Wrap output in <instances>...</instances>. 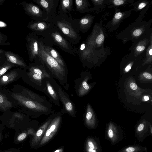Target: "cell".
I'll return each instance as SVG.
<instances>
[{"mask_svg": "<svg viewBox=\"0 0 152 152\" xmlns=\"http://www.w3.org/2000/svg\"><path fill=\"white\" fill-rule=\"evenodd\" d=\"M43 92L56 105L60 106V99L57 92L52 84L50 78H44L42 80Z\"/></svg>", "mask_w": 152, "mask_h": 152, "instance_id": "10", "label": "cell"}, {"mask_svg": "<svg viewBox=\"0 0 152 152\" xmlns=\"http://www.w3.org/2000/svg\"><path fill=\"white\" fill-rule=\"evenodd\" d=\"M114 4L116 5H120L124 3V1L122 0H115L113 1Z\"/></svg>", "mask_w": 152, "mask_h": 152, "instance_id": "32", "label": "cell"}, {"mask_svg": "<svg viewBox=\"0 0 152 152\" xmlns=\"http://www.w3.org/2000/svg\"><path fill=\"white\" fill-rule=\"evenodd\" d=\"M12 96L21 105L38 115L53 113L52 108L38 102L23 94H12Z\"/></svg>", "mask_w": 152, "mask_h": 152, "instance_id": "4", "label": "cell"}, {"mask_svg": "<svg viewBox=\"0 0 152 152\" xmlns=\"http://www.w3.org/2000/svg\"><path fill=\"white\" fill-rule=\"evenodd\" d=\"M7 39V37L4 34L0 32V45H9L10 43L9 42H6Z\"/></svg>", "mask_w": 152, "mask_h": 152, "instance_id": "27", "label": "cell"}, {"mask_svg": "<svg viewBox=\"0 0 152 152\" xmlns=\"http://www.w3.org/2000/svg\"><path fill=\"white\" fill-rule=\"evenodd\" d=\"M122 16V14L120 12L116 13L115 15L114 18L116 19H118L120 18Z\"/></svg>", "mask_w": 152, "mask_h": 152, "instance_id": "34", "label": "cell"}, {"mask_svg": "<svg viewBox=\"0 0 152 152\" xmlns=\"http://www.w3.org/2000/svg\"><path fill=\"white\" fill-rule=\"evenodd\" d=\"M7 26V24L4 22L0 21V27H4Z\"/></svg>", "mask_w": 152, "mask_h": 152, "instance_id": "38", "label": "cell"}, {"mask_svg": "<svg viewBox=\"0 0 152 152\" xmlns=\"http://www.w3.org/2000/svg\"><path fill=\"white\" fill-rule=\"evenodd\" d=\"M129 91H131V94H134V95L138 96L142 92L136 84L133 81L129 82L128 84Z\"/></svg>", "mask_w": 152, "mask_h": 152, "instance_id": "25", "label": "cell"}, {"mask_svg": "<svg viewBox=\"0 0 152 152\" xmlns=\"http://www.w3.org/2000/svg\"><path fill=\"white\" fill-rule=\"evenodd\" d=\"M42 43L44 49L49 55L53 58L60 65L64 67H66V63L58 53L50 46L45 44L43 42Z\"/></svg>", "mask_w": 152, "mask_h": 152, "instance_id": "16", "label": "cell"}, {"mask_svg": "<svg viewBox=\"0 0 152 152\" xmlns=\"http://www.w3.org/2000/svg\"><path fill=\"white\" fill-rule=\"evenodd\" d=\"M148 125L145 121H144L140 123L137 126L135 134L138 140L142 141L147 136L152 135V133L148 131V129L152 127L151 125L149 128Z\"/></svg>", "mask_w": 152, "mask_h": 152, "instance_id": "14", "label": "cell"}, {"mask_svg": "<svg viewBox=\"0 0 152 152\" xmlns=\"http://www.w3.org/2000/svg\"><path fill=\"white\" fill-rule=\"evenodd\" d=\"M52 23L72 45L78 43L81 38L79 30L71 15L63 17L57 15Z\"/></svg>", "mask_w": 152, "mask_h": 152, "instance_id": "2", "label": "cell"}, {"mask_svg": "<svg viewBox=\"0 0 152 152\" xmlns=\"http://www.w3.org/2000/svg\"><path fill=\"white\" fill-rule=\"evenodd\" d=\"M59 0H33L46 13L48 21L52 22L57 15Z\"/></svg>", "mask_w": 152, "mask_h": 152, "instance_id": "6", "label": "cell"}, {"mask_svg": "<svg viewBox=\"0 0 152 152\" xmlns=\"http://www.w3.org/2000/svg\"><path fill=\"white\" fill-rule=\"evenodd\" d=\"M51 132H52L51 131L50 128L48 129L46 132V136H48L50 135V134Z\"/></svg>", "mask_w": 152, "mask_h": 152, "instance_id": "39", "label": "cell"}, {"mask_svg": "<svg viewBox=\"0 0 152 152\" xmlns=\"http://www.w3.org/2000/svg\"><path fill=\"white\" fill-rule=\"evenodd\" d=\"M146 6V4L145 3H140L139 6L138 8L140 9H141L144 8Z\"/></svg>", "mask_w": 152, "mask_h": 152, "instance_id": "36", "label": "cell"}, {"mask_svg": "<svg viewBox=\"0 0 152 152\" xmlns=\"http://www.w3.org/2000/svg\"><path fill=\"white\" fill-rule=\"evenodd\" d=\"M149 54L151 56L152 55V49H151L149 51Z\"/></svg>", "mask_w": 152, "mask_h": 152, "instance_id": "41", "label": "cell"}, {"mask_svg": "<svg viewBox=\"0 0 152 152\" xmlns=\"http://www.w3.org/2000/svg\"><path fill=\"white\" fill-rule=\"evenodd\" d=\"M59 152V150H56V151H55L54 152Z\"/></svg>", "mask_w": 152, "mask_h": 152, "instance_id": "44", "label": "cell"}, {"mask_svg": "<svg viewBox=\"0 0 152 152\" xmlns=\"http://www.w3.org/2000/svg\"><path fill=\"white\" fill-rule=\"evenodd\" d=\"M141 77L146 80H151L152 78V76L151 74L148 72H144L141 75Z\"/></svg>", "mask_w": 152, "mask_h": 152, "instance_id": "29", "label": "cell"}, {"mask_svg": "<svg viewBox=\"0 0 152 152\" xmlns=\"http://www.w3.org/2000/svg\"><path fill=\"white\" fill-rule=\"evenodd\" d=\"M76 11L83 13L86 12L87 8V3L85 0H76L75 1Z\"/></svg>", "mask_w": 152, "mask_h": 152, "instance_id": "24", "label": "cell"}, {"mask_svg": "<svg viewBox=\"0 0 152 152\" xmlns=\"http://www.w3.org/2000/svg\"><path fill=\"white\" fill-rule=\"evenodd\" d=\"M86 124L89 126L95 127L96 126V120L94 112L89 104L87 105L86 116Z\"/></svg>", "mask_w": 152, "mask_h": 152, "instance_id": "20", "label": "cell"}, {"mask_svg": "<svg viewBox=\"0 0 152 152\" xmlns=\"http://www.w3.org/2000/svg\"><path fill=\"white\" fill-rule=\"evenodd\" d=\"M50 79L63 105V109L62 111H64L65 113L72 116L75 117L76 114L75 107L68 94L62 89L53 78L51 77Z\"/></svg>", "mask_w": 152, "mask_h": 152, "instance_id": "5", "label": "cell"}, {"mask_svg": "<svg viewBox=\"0 0 152 152\" xmlns=\"http://www.w3.org/2000/svg\"><path fill=\"white\" fill-rule=\"evenodd\" d=\"M3 52V50L1 49H0V54H1V53H2Z\"/></svg>", "mask_w": 152, "mask_h": 152, "instance_id": "43", "label": "cell"}, {"mask_svg": "<svg viewBox=\"0 0 152 152\" xmlns=\"http://www.w3.org/2000/svg\"><path fill=\"white\" fill-rule=\"evenodd\" d=\"M104 36L103 34L99 35L96 39V43L98 45L101 44L104 40Z\"/></svg>", "mask_w": 152, "mask_h": 152, "instance_id": "28", "label": "cell"}, {"mask_svg": "<svg viewBox=\"0 0 152 152\" xmlns=\"http://www.w3.org/2000/svg\"><path fill=\"white\" fill-rule=\"evenodd\" d=\"M88 152H102L99 140L97 137L91 138L87 142Z\"/></svg>", "mask_w": 152, "mask_h": 152, "instance_id": "18", "label": "cell"}, {"mask_svg": "<svg viewBox=\"0 0 152 152\" xmlns=\"http://www.w3.org/2000/svg\"><path fill=\"white\" fill-rule=\"evenodd\" d=\"M28 75L33 86L37 89L43 92L42 80L44 78L39 75L30 72L28 73Z\"/></svg>", "mask_w": 152, "mask_h": 152, "instance_id": "17", "label": "cell"}, {"mask_svg": "<svg viewBox=\"0 0 152 152\" xmlns=\"http://www.w3.org/2000/svg\"><path fill=\"white\" fill-rule=\"evenodd\" d=\"M132 64H129L127 65L124 69V71L125 72H129L131 68Z\"/></svg>", "mask_w": 152, "mask_h": 152, "instance_id": "35", "label": "cell"}, {"mask_svg": "<svg viewBox=\"0 0 152 152\" xmlns=\"http://www.w3.org/2000/svg\"><path fill=\"white\" fill-rule=\"evenodd\" d=\"M106 136L112 144L115 145L123 138L122 132L113 123H110L106 131Z\"/></svg>", "mask_w": 152, "mask_h": 152, "instance_id": "11", "label": "cell"}, {"mask_svg": "<svg viewBox=\"0 0 152 152\" xmlns=\"http://www.w3.org/2000/svg\"><path fill=\"white\" fill-rule=\"evenodd\" d=\"M143 99L145 101H148L149 99V97L148 96H145L143 97Z\"/></svg>", "mask_w": 152, "mask_h": 152, "instance_id": "40", "label": "cell"}, {"mask_svg": "<svg viewBox=\"0 0 152 152\" xmlns=\"http://www.w3.org/2000/svg\"><path fill=\"white\" fill-rule=\"evenodd\" d=\"M36 61L38 63L31 65L29 68V72L39 75L44 78L52 77L45 67L38 60Z\"/></svg>", "mask_w": 152, "mask_h": 152, "instance_id": "15", "label": "cell"}, {"mask_svg": "<svg viewBox=\"0 0 152 152\" xmlns=\"http://www.w3.org/2000/svg\"><path fill=\"white\" fill-rule=\"evenodd\" d=\"M5 0H0V5H1Z\"/></svg>", "mask_w": 152, "mask_h": 152, "instance_id": "42", "label": "cell"}, {"mask_svg": "<svg viewBox=\"0 0 152 152\" xmlns=\"http://www.w3.org/2000/svg\"><path fill=\"white\" fill-rule=\"evenodd\" d=\"M147 150L146 147L139 145H133L126 147L116 152H144Z\"/></svg>", "mask_w": 152, "mask_h": 152, "instance_id": "21", "label": "cell"}, {"mask_svg": "<svg viewBox=\"0 0 152 152\" xmlns=\"http://www.w3.org/2000/svg\"><path fill=\"white\" fill-rule=\"evenodd\" d=\"M145 49V47L144 46H138L136 48V50L138 52H141L143 51Z\"/></svg>", "mask_w": 152, "mask_h": 152, "instance_id": "33", "label": "cell"}, {"mask_svg": "<svg viewBox=\"0 0 152 152\" xmlns=\"http://www.w3.org/2000/svg\"><path fill=\"white\" fill-rule=\"evenodd\" d=\"M89 77L86 76L77 78L75 82V88L77 94L79 97L85 95L90 90L91 87L87 83Z\"/></svg>", "mask_w": 152, "mask_h": 152, "instance_id": "12", "label": "cell"}, {"mask_svg": "<svg viewBox=\"0 0 152 152\" xmlns=\"http://www.w3.org/2000/svg\"><path fill=\"white\" fill-rule=\"evenodd\" d=\"M73 4V0H59L57 15L63 17L71 16Z\"/></svg>", "mask_w": 152, "mask_h": 152, "instance_id": "13", "label": "cell"}, {"mask_svg": "<svg viewBox=\"0 0 152 152\" xmlns=\"http://www.w3.org/2000/svg\"><path fill=\"white\" fill-rule=\"evenodd\" d=\"M13 65L7 63L0 66V77L5 73L9 69L13 66Z\"/></svg>", "mask_w": 152, "mask_h": 152, "instance_id": "26", "label": "cell"}, {"mask_svg": "<svg viewBox=\"0 0 152 152\" xmlns=\"http://www.w3.org/2000/svg\"><path fill=\"white\" fill-rule=\"evenodd\" d=\"M27 135L25 133H22L20 134L18 137V140L21 141L24 140L26 137Z\"/></svg>", "mask_w": 152, "mask_h": 152, "instance_id": "30", "label": "cell"}, {"mask_svg": "<svg viewBox=\"0 0 152 152\" xmlns=\"http://www.w3.org/2000/svg\"><path fill=\"white\" fill-rule=\"evenodd\" d=\"M23 6L26 12L34 21L48 22L46 14L39 6L32 3H26Z\"/></svg>", "mask_w": 152, "mask_h": 152, "instance_id": "7", "label": "cell"}, {"mask_svg": "<svg viewBox=\"0 0 152 152\" xmlns=\"http://www.w3.org/2000/svg\"><path fill=\"white\" fill-rule=\"evenodd\" d=\"M53 26L52 22L34 21L30 22L28 27L34 33L43 38L48 35Z\"/></svg>", "mask_w": 152, "mask_h": 152, "instance_id": "8", "label": "cell"}, {"mask_svg": "<svg viewBox=\"0 0 152 152\" xmlns=\"http://www.w3.org/2000/svg\"><path fill=\"white\" fill-rule=\"evenodd\" d=\"M5 55L8 61L19 66L25 67L26 65L18 56L10 51H6Z\"/></svg>", "mask_w": 152, "mask_h": 152, "instance_id": "19", "label": "cell"}, {"mask_svg": "<svg viewBox=\"0 0 152 152\" xmlns=\"http://www.w3.org/2000/svg\"><path fill=\"white\" fill-rule=\"evenodd\" d=\"M12 107V103L0 92V108L3 110H6Z\"/></svg>", "mask_w": 152, "mask_h": 152, "instance_id": "23", "label": "cell"}, {"mask_svg": "<svg viewBox=\"0 0 152 152\" xmlns=\"http://www.w3.org/2000/svg\"><path fill=\"white\" fill-rule=\"evenodd\" d=\"M18 73L15 71H12L2 77L0 79V83L6 84L14 80L17 77Z\"/></svg>", "mask_w": 152, "mask_h": 152, "instance_id": "22", "label": "cell"}, {"mask_svg": "<svg viewBox=\"0 0 152 152\" xmlns=\"http://www.w3.org/2000/svg\"><path fill=\"white\" fill-rule=\"evenodd\" d=\"M38 60L46 68L51 77L57 79L64 88H68L67 67L60 65L46 52L39 37L38 41Z\"/></svg>", "mask_w": 152, "mask_h": 152, "instance_id": "1", "label": "cell"}, {"mask_svg": "<svg viewBox=\"0 0 152 152\" xmlns=\"http://www.w3.org/2000/svg\"><path fill=\"white\" fill-rule=\"evenodd\" d=\"M39 39V36L34 33L30 34L27 38V48L31 61L38 59Z\"/></svg>", "mask_w": 152, "mask_h": 152, "instance_id": "9", "label": "cell"}, {"mask_svg": "<svg viewBox=\"0 0 152 152\" xmlns=\"http://www.w3.org/2000/svg\"><path fill=\"white\" fill-rule=\"evenodd\" d=\"M42 132H43L42 130V129H39L37 131V132L36 133L37 136L38 137L40 136H41L42 135Z\"/></svg>", "mask_w": 152, "mask_h": 152, "instance_id": "37", "label": "cell"}, {"mask_svg": "<svg viewBox=\"0 0 152 152\" xmlns=\"http://www.w3.org/2000/svg\"><path fill=\"white\" fill-rule=\"evenodd\" d=\"M42 42L46 44H53L59 47L64 51L76 56L72 45L64 37L59 31L55 26L51 29L48 35L43 38H40Z\"/></svg>", "mask_w": 152, "mask_h": 152, "instance_id": "3", "label": "cell"}, {"mask_svg": "<svg viewBox=\"0 0 152 152\" xmlns=\"http://www.w3.org/2000/svg\"><path fill=\"white\" fill-rule=\"evenodd\" d=\"M142 33V31L140 29H137L134 30L133 32V34L135 36H138L140 35Z\"/></svg>", "mask_w": 152, "mask_h": 152, "instance_id": "31", "label": "cell"}]
</instances>
